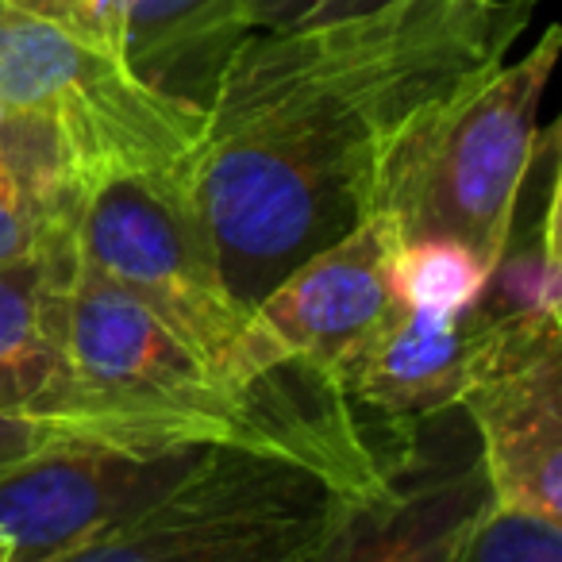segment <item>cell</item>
Returning <instances> with one entry per match:
<instances>
[{
    "label": "cell",
    "mask_w": 562,
    "mask_h": 562,
    "mask_svg": "<svg viewBox=\"0 0 562 562\" xmlns=\"http://www.w3.org/2000/svg\"><path fill=\"white\" fill-rule=\"evenodd\" d=\"M539 0H390L250 32L181 162L189 209L243 308L374 212L405 124L508 58Z\"/></svg>",
    "instance_id": "6da1fadb"
},
{
    "label": "cell",
    "mask_w": 562,
    "mask_h": 562,
    "mask_svg": "<svg viewBox=\"0 0 562 562\" xmlns=\"http://www.w3.org/2000/svg\"><path fill=\"white\" fill-rule=\"evenodd\" d=\"M559 27L424 104L390 147L374 212L401 243L454 239L493 262L539 139V104L559 63Z\"/></svg>",
    "instance_id": "7a4b0ae2"
},
{
    "label": "cell",
    "mask_w": 562,
    "mask_h": 562,
    "mask_svg": "<svg viewBox=\"0 0 562 562\" xmlns=\"http://www.w3.org/2000/svg\"><path fill=\"white\" fill-rule=\"evenodd\" d=\"M0 124L35 127L89 186L181 170L204 112L150 89L101 40L0 0Z\"/></svg>",
    "instance_id": "3957f363"
},
{
    "label": "cell",
    "mask_w": 562,
    "mask_h": 562,
    "mask_svg": "<svg viewBox=\"0 0 562 562\" xmlns=\"http://www.w3.org/2000/svg\"><path fill=\"white\" fill-rule=\"evenodd\" d=\"M344 508L301 462L212 443L162 497L55 562H316Z\"/></svg>",
    "instance_id": "277c9868"
},
{
    "label": "cell",
    "mask_w": 562,
    "mask_h": 562,
    "mask_svg": "<svg viewBox=\"0 0 562 562\" xmlns=\"http://www.w3.org/2000/svg\"><path fill=\"white\" fill-rule=\"evenodd\" d=\"M78 255L89 270L170 324L220 374L247 390L258 385L247 378L250 308L224 285L189 209L181 170L124 173L97 186L81 209Z\"/></svg>",
    "instance_id": "5b68a950"
},
{
    "label": "cell",
    "mask_w": 562,
    "mask_h": 562,
    "mask_svg": "<svg viewBox=\"0 0 562 562\" xmlns=\"http://www.w3.org/2000/svg\"><path fill=\"white\" fill-rule=\"evenodd\" d=\"M497 505L462 408L413 424L382 490L347 501L316 562H459Z\"/></svg>",
    "instance_id": "8992f818"
},
{
    "label": "cell",
    "mask_w": 562,
    "mask_h": 562,
    "mask_svg": "<svg viewBox=\"0 0 562 562\" xmlns=\"http://www.w3.org/2000/svg\"><path fill=\"white\" fill-rule=\"evenodd\" d=\"M393 255L397 235L390 220L370 212L347 235L293 266L250 305V382H262L281 367H305L331 382L344 355L393 305Z\"/></svg>",
    "instance_id": "52a82bcc"
},
{
    "label": "cell",
    "mask_w": 562,
    "mask_h": 562,
    "mask_svg": "<svg viewBox=\"0 0 562 562\" xmlns=\"http://www.w3.org/2000/svg\"><path fill=\"white\" fill-rule=\"evenodd\" d=\"M212 443L78 447L0 477L9 562H55L139 513L193 470Z\"/></svg>",
    "instance_id": "ba28073f"
},
{
    "label": "cell",
    "mask_w": 562,
    "mask_h": 562,
    "mask_svg": "<svg viewBox=\"0 0 562 562\" xmlns=\"http://www.w3.org/2000/svg\"><path fill=\"white\" fill-rule=\"evenodd\" d=\"M493 374V344L467 313H424L393 297L378 324L344 355L331 385L362 420L390 431L459 408L470 385Z\"/></svg>",
    "instance_id": "9c48e42d"
},
{
    "label": "cell",
    "mask_w": 562,
    "mask_h": 562,
    "mask_svg": "<svg viewBox=\"0 0 562 562\" xmlns=\"http://www.w3.org/2000/svg\"><path fill=\"white\" fill-rule=\"evenodd\" d=\"M559 124L539 127L536 150L470 321L493 344V374L562 344V139Z\"/></svg>",
    "instance_id": "30bf717a"
},
{
    "label": "cell",
    "mask_w": 562,
    "mask_h": 562,
    "mask_svg": "<svg viewBox=\"0 0 562 562\" xmlns=\"http://www.w3.org/2000/svg\"><path fill=\"white\" fill-rule=\"evenodd\" d=\"M74 278L78 239L0 266V413L43 420H139L104 413L74 367Z\"/></svg>",
    "instance_id": "8fae6325"
},
{
    "label": "cell",
    "mask_w": 562,
    "mask_h": 562,
    "mask_svg": "<svg viewBox=\"0 0 562 562\" xmlns=\"http://www.w3.org/2000/svg\"><path fill=\"white\" fill-rule=\"evenodd\" d=\"M459 408L497 508L562 524V344L482 378Z\"/></svg>",
    "instance_id": "7c38bea8"
},
{
    "label": "cell",
    "mask_w": 562,
    "mask_h": 562,
    "mask_svg": "<svg viewBox=\"0 0 562 562\" xmlns=\"http://www.w3.org/2000/svg\"><path fill=\"white\" fill-rule=\"evenodd\" d=\"M116 47L150 89L209 109L227 58L255 27L250 0H109Z\"/></svg>",
    "instance_id": "4fadbf2b"
},
{
    "label": "cell",
    "mask_w": 562,
    "mask_h": 562,
    "mask_svg": "<svg viewBox=\"0 0 562 562\" xmlns=\"http://www.w3.org/2000/svg\"><path fill=\"white\" fill-rule=\"evenodd\" d=\"M89 193L50 139L0 127V266L78 239Z\"/></svg>",
    "instance_id": "5bb4252c"
},
{
    "label": "cell",
    "mask_w": 562,
    "mask_h": 562,
    "mask_svg": "<svg viewBox=\"0 0 562 562\" xmlns=\"http://www.w3.org/2000/svg\"><path fill=\"white\" fill-rule=\"evenodd\" d=\"M220 443L212 431L170 420H43L0 413V477L78 447H181Z\"/></svg>",
    "instance_id": "9a60e30c"
},
{
    "label": "cell",
    "mask_w": 562,
    "mask_h": 562,
    "mask_svg": "<svg viewBox=\"0 0 562 562\" xmlns=\"http://www.w3.org/2000/svg\"><path fill=\"white\" fill-rule=\"evenodd\" d=\"M485 262L477 250L454 239H416L401 243L393 255V297L424 313H467L485 285Z\"/></svg>",
    "instance_id": "2e32d148"
},
{
    "label": "cell",
    "mask_w": 562,
    "mask_h": 562,
    "mask_svg": "<svg viewBox=\"0 0 562 562\" xmlns=\"http://www.w3.org/2000/svg\"><path fill=\"white\" fill-rule=\"evenodd\" d=\"M459 562H562V524L493 505Z\"/></svg>",
    "instance_id": "e0dca14e"
},
{
    "label": "cell",
    "mask_w": 562,
    "mask_h": 562,
    "mask_svg": "<svg viewBox=\"0 0 562 562\" xmlns=\"http://www.w3.org/2000/svg\"><path fill=\"white\" fill-rule=\"evenodd\" d=\"M390 0H250L255 27H297V24H324V20L359 16V12L382 9Z\"/></svg>",
    "instance_id": "ac0fdd59"
},
{
    "label": "cell",
    "mask_w": 562,
    "mask_h": 562,
    "mask_svg": "<svg viewBox=\"0 0 562 562\" xmlns=\"http://www.w3.org/2000/svg\"><path fill=\"white\" fill-rule=\"evenodd\" d=\"M0 562H9V543H4V536H0Z\"/></svg>",
    "instance_id": "d6986e66"
},
{
    "label": "cell",
    "mask_w": 562,
    "mask_h": 562,
    "mask_svg": "<svg viewBox=\"0 0 562 562\" xmlns=\"http://www.w3.org/2000/svg\"><path fill=\"white\" fill-rule=\"evenodd\" d=\"M477 4H493V0H477Z\"/></svg>",
    "instance_id": "ffe728a7"
}]
</instances>
